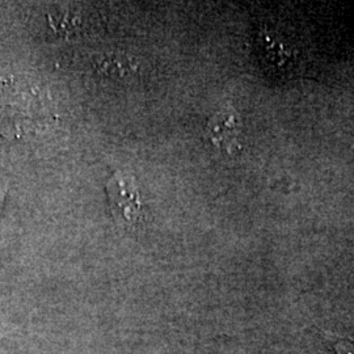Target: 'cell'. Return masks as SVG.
Returning <instances> with one entry per match:
<instances>
[{"instance_id":"1","label":"cell","mask_w":354,"mask_h":354,"mask_svg":"<svg viewBox=\"0 0 354 354\" xmlns=\"http://www.w3.org/2000/svg\"><path fill=\"white\" fill-rule=\"evenodd\" d=\"M109 207L114 219L122 227H136L143 221L140 190L133 176L115 172L106 184Z\"/></svg>"},{"instance_id":"2","label":"cell","mask_w":354,"mask_h":354,"mask_svg":"<svg viewBox=\"0 0 354 354\" xmlns=\"http://www.w3.org/2000/svg\"><path fill=\"white\" fill-rule=\"evenodd\" d=\"M241 121L238 112L227 106L221 109L209 120L206 138L222 151L234 153L241 150Z\"/></svg>"},{"instance_id":"3","label":"cell","mask_w":354,"mask_h":354,"mask_svg":"<svg viewBox=\"0 0 354 354\" xmlns=\"http://www.w3.org/2000/svg\"><path fill=\"white\" fill-rule=\"evenodd\" d=\"M320 333L327 340V344L336 352V354H354V342L337 337L332 333H327L323 330H320Z\"/></svg>"},{"instance_id":"4","label":"cell","mask_w":354,"mask_h":354,"mask_svg":"<svg viewBox=\"0 0 354 354\" xmlns=\"http://www.w3.org/2000/svg\"><path fill=\"white\" fill-rule=\"evenodd\" d=\"M4 198H6V192H0V214H1V210H3Z\"/></svg>"}]
</instances>
